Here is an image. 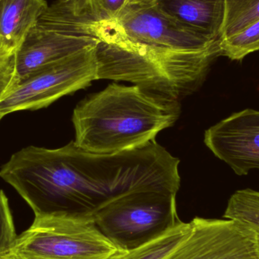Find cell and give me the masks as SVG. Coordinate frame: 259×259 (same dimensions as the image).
I'll list each match as a JSON object with an SVG mask.
<instances>
[{
	"mask_svg": "<svg viewBox=\"0 0 259 259\" xmlns=\"http://www.w3.org/2000/svg\"><path fill=\"white\" fill-rule=\"evenodd\" d=\"M180 160L155 140L114 154L88 152L74 141L59 149L30 146L2 166L12 186L34 214L91 217L131 192L180 189Z\"/></svg>",
	"mask_w": 259,
	"mask_h": 259,
	"instance_id": "1",
	"label": "cell"
},
{
	"mask_svg": "<svg viewBox=\"0 0 259 259\" xmlns=\"http://www.w3.org/2000/svg\"><path fill=\"white\" fill-rule=\"evenodd\" d=\"M179 115V102L136 85L112 83L76 106L72 116L74 143L94 153L133 150L155 140L157 134L173 126Z\"/></svg>",
	"mask_w": 259,
	"mask_h": 259,
	"instance_id": "2",
	"label": "cell"
},
{
	"mask_svg": "<svg viewBox=\"0 0 259 259\" xmlns=\"http://www.w3.org/2000/svg\"><path fill=\"white\" fill-rule=\"evenodd\" d=\"M220 56V41L201 51L178 52L100 40L96 46L97 78L131 82L154 95L179 102L203 81Z\"/></svg>",
	"mask_w": 259,
	"mask_h": 259,
	"instance_id": "3",
	"label": "cell"
},
{
	"mask_svg": "<svg viewBox=\"0 0 259 259\" xmlns=\"http://www.w3.org/2000/svg\"><path fill=\"white\" fill-rule=\"evenodd\" d=\"M120 251L93 218L39 214L0 259H109Z\"/></svg>",
	"mask_w": 259,
	"mask_h": 259,
	"instance_id": "4",
	"label": "cell"
},
{
	"mask_svg": "<svg viewBox=\"0 0 259 259\" xmlns=\"http://www.w3.org/2000/svg\"><path fill=\"white\" fill-rule=\"evenodd\" d=\"M176 195L161 190L131 192L102 207L93 219L118 249L131 250L158 238L182 222L177 212Z\"/></svg>",
	"mask_w": 259,
	"mask_h": 259,
	"instance_id": "5",
	"label": "cell"
},
{
	"mask_svg": "<svg viewBox=\"0 0 259 259\" xmlns=\"http://www.w3.org/2000/svg\"><path fill=\"white\" fill-rule=\"evenodd\" d=\"M96 31L100 40L159 51H201L220 41L189 31L151 0L129 2L114 21L98 26Z\"/></svg>",
	"mask_w": 259,
	"mask_h": 259,
	"instance_id": "6",
	"label": "cell"
},
{
	"mask_svg": "<svg viewBox=\"0 0 259 259\" xmlns=\"http://www.w3.org/2000/svg\"><path fill=\"white\" fill-rule=\"evenodd\" d=\"M97 78L96 46L41 68L18 82L0 101V114L38 110Z\"/></svg>",
	"mask_w": 259,
	"mask_h": 259,
	"instance_id": "7",
	"label": "cell"
},
{
	"mask_svg": "<svg viewBox=\"0 0 259 259\" xmlns=\"http://www.w3.org/2000/svg\"><path fill=\"white\" fill-rule=\"evenodd\" d=\"M190 231L165 259H259L248 227L232 219L196 217Z\"/></svg>",
	"mask_w": 259,
	"mask_h": 259,
	"instance_id": "8",
	"label": "cell"
},
{
	"mask_svg": "<svg viewBox=\"0 0 259 259\" xmlns=\"http://www.w3.org/2000/svg\"><path fill=\"white\" fill-rule=\"evenodd\" d=\"M95 28L87 24L35 25L15 53V84L41 68L100 42Z\"/></svg>",
	"mask_w": 259,
	"mask_h": 259,
	"instance_id": "9",
	"label": "cell"
},
{
	"mask_svg": "<svg viewBox=\"0 0 259 259\" xmlns=\"http://www.w3.org/2000/svg\"><path fill=\"white\" fill-rule=\"evenodd\" d=\"M204 142L236 175L259 170V111L246 109L232 114L207 130Z\"/></svg>",
	"mask_w": 259,
	"mask_h": 259,
	"instance_id": "10",
	"label": "cell"
},
{
	"mask_svg": "<svg viewBox=\"0 0 259 259\" xmlns=\"http://www.w3.org/2000/svg\"><path fill=\"white\" fill-rule=\"evenodd\" d=\"M158 10L192 33L220 40L225 0H151Z\"/></svg>",
	"mask_w": 259,
	"mask_h": 259,
	"instance_id": "11",
	"label": "cell"
},
{
	"mask_svg": "<svg viewBox=\"0 0 259 259\" xmlns=\"http://www.w3.org/2000/svg\"><path fill=\"white\" fill-rule=\"evenodd\" d=\"M48 6L45 0H0V39L3 47L17 50Z\"/></svg>",
	"mask_w": 259,
	"mask_h": 259,
	"instance_id": "12",
	"label": "cell"
},
{
	"mask_svg": "<svg viewBox=\"0 0 259 259\" xmlns=\"http://www.w3.org/2000/svg\"><path fill=\"white\" fill-rule=\"evenodd\" d=\"M190 231V224L181 222L158 238L128 251H120L109 259H165Z\"/></svg>",
	"mask_w": 259,
	"mask_h": 259,
	"instance_id": "13",
	"label": "cell"
},
{
	"mask_svg": "<svg viewBox=\"0 0 259 259\" xmlns=\"http://www.w3.org/2000/svg\"><path fill=\"white\" fill-rule=\"evenodd\" d=\"M223 218L240 222L254 233L259 256V191L249 188L236 191L228 200Z\"/></svg>",
	"mask_w": 259,
	"mask_h": 259,
	"instance_id": "14",
	"label": "cell"
},
{
	"mask_svg": "<svg viewBox=\"0 0 259 259\" xmlns=\"http://www.w3.org/2000/svg\"><path fill=\"white\" fill-rule=\"evenodd\" d=\"M221 39L229 37L259 20V0H225Z\"/></svg>",
	"mask_w": 259,
	"mask_h": 259,
	"instance_id": "15",
	"label": "cell"
},
{
	"mask_svg": "<svg viewBox=\"0 0 259 259\" xmlns=\"http://www.w3.org/2000/svg\"><path fill=\"white\" fill-rule=\"evenodd\" d=\"M220 48L222 56L236 61L259 51V20L239 33L221 39Z\"/></svg>",
	"mask_w": 259,
	"mask_h": 259,
	"instance_id": "16",
	"label": "cell"
},
{
	"mask_svg": "<svg viewBox=\"0 0 259 259\" xmlns=\"http://www.w3.org/2000/svg\"><path fill=\"white\" fill-rule=\"evenodd\" d=\"M18 237L9 199L0 190V252L8 249Z\"/></svg>",
	"mask_w": 259,
	"mask_h": 259,
	"instance_id": "17",
	"label": "cell"
},
{
	"mask_svg": "<svg viewBox=\"0 0 259 259\" xmlns=\"http://www.w3.org/2000/svg\"><path fill=\"white\" fill-rule=\"evenodd\" d=\"M15 53L6 48L0 52V101L15 84Z\"/></svg>",
	"mask_w": 259,
	"mask_h": 259,
	"instance_id": "18",
	"label": "cell"
},
{
	"mask_svg": "<svg viewBox=\"0 0 259 259\" xmlns=\"http://www.w3.org/2000/svg\"><path fill=\"white\" fill-rule=\"evenodd\" d=\"M3 49H5V47H3V42H2L1 39H0V52H1Z\"/></svg>",
	"mask_w": 259,
	"mask_h": 259,
	"instance_id": "19",
	"label": "cell"
},
{
	"mask_svg": "<svg viewBox=\"0 0 259 259\" xmlns=\"http://www.w3.org/2000/svg\"><path fill=\"white\" fill-rule=\"evenodd\" d=\"M3 117H4V116H3V115H2L1 114H0V121H1L2 118H3Z\"/></svg>",
	"mask_w": 259,
	"mask_h": 259,
	"instance_id": "20",
	"label": "cell"
},
{
	"mask_svg": "<svg viewBox=\"0 0 259 259\" xmlns=\"http://www.w3.org/2000/svg\"><path fill=\"white\" fill-rule=\"evenodd\" d=\"M131 1H134V0H131Z\"/></svg>",
	"mask_w": 259,
	"mask_h": 259,
	"instance_id": "21",
	"label": "cell"
}]
</instances>
